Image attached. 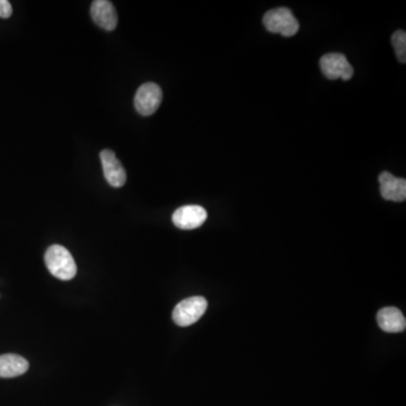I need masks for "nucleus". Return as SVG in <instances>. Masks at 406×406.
<instances>
[{"label": "nucleus", "mask_w": 406, "mask_h": 406, "mask_svg": "<svg viewBox=\"0 0 406 406\" xmlns=\"http://www.w3.org/2000/svg\"><path fill=\"white\" fill-rule=\"evenodd\" d=\"M45 266L50 274L60 280H72L77 274L75 260L66 247L52 245L47 249L45 255Z\"/></svg>", "instance_id": "nucleus-1"}, {"label": "nucleus", "mask_w": 406, "mask_h": 406, "mask_svg": "<svg viewBox=\"0 0 406 406\" xmlns=\"http://www.w3.org/2000/svg\"><path fill=\"white\" fill-rule=\"evenodd\" d=\"M208 213L201 205H190L181 207L173 213V224L183 230L199 228L207 220Z\"/></svg>", "instance_id": "nucleus-6"}, {"label": "nucleus", "mask_w": 406, "mask_h": 406, "mask_svg": "<svg viewBox=\"0 0 406 406\" xmlns=\"http://www.w3.org/2000/svg\"><path fill=\"white\" fill-rule=\"evenodd\" d=\"M392 45L395 50L396 57L402 64L406 62V33L404 30H396L392 35Z\"/></svg>", "instance_id": "nucleus-12"}, {"label": "nucleus", "mask_w": 406, "mask_h": 406, "mask_svg": "<svg viewBox=\"0 0 406 406\" xmlns=\"http://www.w3.org/2000/svg\"><path fill=\"white\" fill-rule=\"evenodd\" d=\"M208 301L201 296L190 297L181 301L173 310V321L179 326L192 325L205 315Z\"/></svg>", "instance_id": "nucleus-3"}, {"label": "nucleus", "mask_w": 406, "mask_h": 406, "mask_svg": "<svg viewBox=\"0 0 406 406\" xmlns=\"http://www.w3.org/2000/svg\"><path fill=\"white\" fill-rule=\"evenodd\" d=\"M30 368L28 360L18 354H9L0 356V377L14 378L26 373Z\"/></svg>", "instance_id": "nucleus-11"}, {"label": "nucleus", "mask_w": 406, "mask_h": 406, "mask_svg": "<svg viewBox=\"0 0 406 406\" xmlns=\"http://www.w3.org/2000/svg\"><path fill=\"white\" fill-rule=\"evenodd\" d=\"M103 171L108 184L113 188H122L127 182V171L122 166L121 162L116 158L114 152L104 150L100 154Z\"/></svg>", "instance_id": "nucleus-7"}, {"label": "nucleus", "mask_w": 406, "mask_h": 406, "mask_svg": "<svg viewBox=\"0 0 406 406\" xmlns=\"http://www.w3.org/2000/svg\"><path fill=\"white\" fill-rule=\"evenodd\" d=\"M377 322L379 327L387 333H401L406 327L403 312L395 307H386L379 310Z\"/></svg>", "instance_id": "nucleus-10"}, {"label": "nucleus", "mask_w": 406, "mask_h": 406, "mask_svg": "<svg viewBox=\"0 0 406 406\" xmlns=\"http://www.w3.org/2000/svg\"><path fill=\"white\" fill-rule=\"evenodd\" d=\"M380 194L387 201L402 202L406 199V180L398 179L390 171H383L378 177Z\"/></svg>", "instance_id": "nucleus-9"}, {"label": "nucleus", "mask_w": 406, "mask_h": 406, "mask_svg": "<svg viewBox=\"0 0 406 406\" xmlns=\"http://www.w3.org/2000/svg\"><path fill=\"white\" fill-rule=\"evenodd\" d=\"M263 24L271 33H279L286 38L296 35L300 28L293 11L286 7L269 11L263 17Z\"/></svg>", "instance_id": "nucleus-2"}, {"label": "nucleus", "mask_w": 406, "mask_h": 406, "mask_svg": "<svg viewBox=\"0 0 406 406\" xmlns=\"http://www.w3.org/2000/svg\"><path fill=\"white\" fill-rule=\"evenodd\" d=\"M91 16L96 23V26H100L103 30H115L118 26V13L114 9L113 4L108 0H95L91 3Z\"/></svg>", "instance_id": "nucleus-8"}, {"label": "nucleus", "mask_w": 406, "mask_h": 406, "mask_svg": "<svg viewBox=\"0 0 406 406\" xmlns=\"http://www.w3.org/2000/svg\"><path fill=\"white\" fill-rule=\"evenodd\" d=\"M13 14V7L7 0H0V17L9 18Z\"/></svg>", "instance_id": "nucleus-13"}, {"label": "nucleus", "mask_w": 406, "mask_h": 406, "mask_svg": "<svg viewBox=\"0 0 406 406\" xmlns=\"http://www.w3.org/2000/svg\"><path fill=\"white\" fill-rule=\"evenodd\" d=\"M163 101V91L157 84L146 83L135 93V108L139 114L150 116L155 113Z\"/></svg>", "instance_id": "nucleus-4"}, {"label": "nucleus", "mask_w": 406, "mask_h": 406, "mask_svg": "<svg viewBox=\"0 0 406 406\" xmlns=\"http://www.w3.org/2000/svg\"><path fill=\"white\" fill-rule=\"evenodd\" d=\"M320 66L324 76L332 81L339 78L343 81H350L354 74V67L342 53H327L323 55Z\"/></svg>", "instance_id": "nucleus-5"}]
</instances>
